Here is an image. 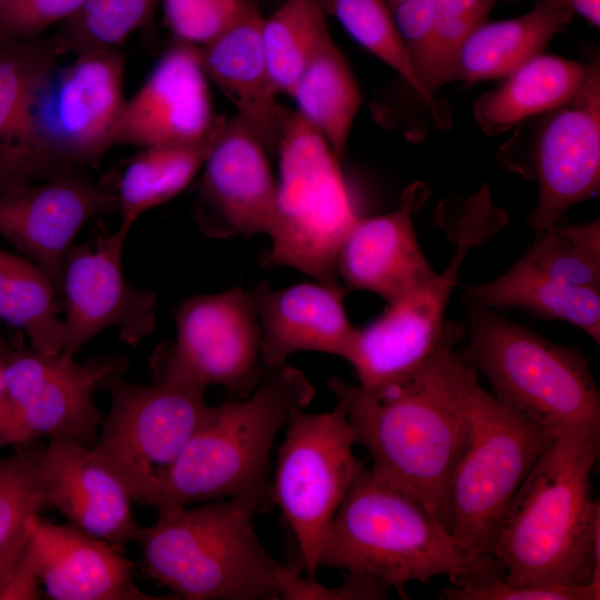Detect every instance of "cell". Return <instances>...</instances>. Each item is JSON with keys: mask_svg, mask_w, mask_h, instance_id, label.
Returning a JSON list of instances; mask_svg holds the SVG:
<instances>
[{"mask_svg": "<svg viewBox=\"0 0 600 600\" xmlns=\"http://www.w3.org/2000/svg\"><path fill=\"white\" fill-rule=\"evenodd\" d=\"M462 336L453 322L422 366L382 388L364 390L336 376L327 381L346 408L357 444L368 450L372 472L418 497L448 530L449 483L468 439L478 380L456 351Z\"/></svg>", "mask_w": 600, "mask_h": 600, "instance_id": "cell-1", "label": "cell"}, {"mask_svg": "<svg viewBox=\"0 0 600 600\" xmlns=\"http://www.w3.org/2000/svg\"><path fill=\"white\" fill-rule=\"evenodd\" d=\"M600 429L570 428L538 458L500 523L492 556L514 583L600 588Z\"/></svg>", "mask_w": 600, "mask_h": 600, "instance_id": "cell-2", "label": "cell"}, {"mask_svg": "<svg viewBox=\"0 0 600 600\" xmlns=\"http://www.w3.org/2000/svg\"><path fill=\"white\" fill-rule=\"evenodd\" d=\"M319 568L361 573L404 596L411 581L447 576L452 586L490 571L496 559L470 554L413 493L364 467L327 530Z\"/></svg>", "mask_w": 600, "mask_h": 600, "instance_id": "cell-3", "label": "cell"}, {"mask_svg": "<svg viewBox=\"0 0 600 600\" xmlns=\"http://www.w3.org/2000/svg\"><path fill=\"white\" fill-rule=\"evenodd\" d=\"M123 58L117 49L56 61L33 81L0 157V194L80 171L114 143L124 104Z\"/></svg>", "mask_w": 600, "mask_h": 600, "instance_id": "cell-4", "label": "cell"}, {"mask_svg": "<svg viewBox=\"0 0 600 600\" xmlns=\"http://www.w3.org/2000/svg\"><path fill=\"white\" fill-rule=\"evenodd\" d=\"M262 498L239 497L159 511L136 542L144 573L188 600L279 599L282 563L253 527Z\"/></svg>", "mask_w": 600, "mask_h": 600, "instance_id": "cell-5", "label": "cell"}, {"mask_svg": "<svg viewBox=\"0 0 600 600\" xmlns=\"http://www.w3.org/2000/svg\"><path fill=\"white\" fill-rule=\"evenodd\" d=\"M313 396L304 373L283 364L247 398L217 406L182 450L156 509L222 498H264L274 439Z\"/></svg>", "mask_w": 600, "mask_h": 600, "instance_id": "cell-6", "label": "cell"}, {"mask_svg": "<svg viewBox=\"0 0 600 600\" xmlns=\"http://www.w3.org/2000/svg\"><path fill=\"white\" fill-rule=\"evenodd\" d=\"M467 304L469 342L458 353L488 380L498 401L554 436L600 429V393L582 352L497 310Z\"/></svg>", "mask_w": 600, "mask_h": 600, "instance_id": "cell-7", "label": "cell"}, {"mask_svg": "<svg viewBox=\"0 0 600 600\" xmlns=\"http://www.w3.org/2000/svg\"><path fill=\"white\" fill-rule=\"evenodd\" d=\"M279 122L276 212L271 244L260 263L289 267L326 286L343 287L337 254L360 217L339 159L297 110L281 106Z\"/></svg>", "mask_w": 600, "mask_h": 600, "instance_id": "cell-8", "label": "cell"}, {"mask_svg": "<svg viewBox=\"0 0 600 600\" xmlns=\"http://www.w3.org/2000/svg\"><path fill=\"white\" fill-rule=\"evenodd\" d=\"M436 217L450 230L457 244L448 267L388 304L376 320L354 329L344 359L364 390L402 379L441 347L452 327V321H444L446 309L469 250L507 221L506 212L492 203L488 183L464 200H443Z\"/></svg>", "mask_w": 600, "mask_h": 600, "instance_id": "cell-9", "label": "cell"}, {"mask_svg": "<svg viewBox=\"0 0 600 600\" xmlns=\"http://www.w3.org/2000/svg\"><path fill=\"white\" fill-rule=\"evenodd\" d=\"M557 436L523 419L474 381L470 428L449 483V531L474 558L494 559L503 516Z\"/></svg>", "mask_w": 600, "mask_h": 600, "instance_id": "cell-10", "label": "cell"}, {"mask_svg": "<svg viewBox=\"0 0 600 600\" xmlns=\"http://www.w3.org/2000/svg\"><path fill=\"white\" fill-rule=\"evenodd\" d=\"M102 386L110 391L111 404L91 451L132 501L156 508L182 450L216 407L207 403L202 387L141 386L121 374Z\"/></svg>", "mask_w": 600, "mask_h": 600, "instance_id": "cell-11", "label": "cell"}, {"mask_svg": "<svg viewBox=\"0 0 600 600\" xmlns=\"http://www.w3.org/2000/svg\"><path fill=\"white\" fill-rule=\"evenodd\" d=\"M498 151L511 170L538 184V199L529 221L541 232L570 207L589 200L600 189V62L561 104L517 127Z\"/></svg>", "mask_w": 600, "mask_h": 600, "instance_id": "cell-12", "label": "cell"}, {"mask_svg": "<svg viewBox=\"0 0 600 600\" xmlns=\"http://www.w3.org/2000/svg\"><path fill=\"white\" fill-rule=\"evenodd\" d=\"M266 496L292 531L303 569L316 578L321 547L337 510L366 467L342 402L319 413L299 409L286 424Z\"/></svg>", "mask_w": 600, "mask_h": 600, "instance_id": "cell-13", "label": "cell"}, {"mask_svg": "<svg viewBox=\"0 0 600 600\" xmlns=\"http://www.w3.org/2000/svg\"><path fill=\"white\" fill-rule=\"evenodd\" d=\"M177 336L157 360L156 382L220 386L239 399L267 378L261 328L250 291L240 287L183 301L176 312Z\"/></svg>", "mask_w": 600, "mask_h": 600, "instance_id": "cell-14", "label": "cell"}, {"mask_svg": "<svg viewBox=\"0 0 600 600\" xmlns=\"http://www.w3.org/2000/svg\"><path fill=\"white\" fill-rule=\"evenodd\" d=\"M126 369L119 356L79 363L62 352H4L3 380L16 412L12 444L41 437L91 443L103 419L94 391Z\"/></svg>", "mask_w": 600, "mask_h": 600, "instance_id": "cell-15", "label": "cell"}, {"mask_svg": "<svg viewBox=\"0 0 600 600\" xmlns=\"http://www.w3.org/2000/svg\"><path fill=\"white\" fill-rule=\"evenodd\" d=\"M130 228L122 224L67 252L60 289L64 298L62 353L76 357L93 337L116 328L127 344L137 346L156 329L157 298L124 278L122 253Z\"/></svg>", "mask_w": 600, "mask_h": 600, "instance_id": "cell-16", "label": "cell"}, {"mask_svg": "<svg viewBox=\"0 0 600 600\" xmlns=\"http://www.w3.org/2000/svg\"><path fill=\"white\" fill-rule=\"evenodd\" d=\"M268 151L238 116L226 118L202 166L193 206L197 226L209 238L269 236L277 180Z\"/></svg>", "mask_w": 600, "mask_h": 600, "instance_id": "cell-17", "label": "cell"}, {"mask_svg": "<svg viewBox=\"0 0 600 600\" xmlns=\"http://www.w3.org/2000/svg\"><path fill=\"white\" fill-rule=\"evenodd\" d=\"M116 193L80 171L67 172L0 194V237L41 267L60 289L64 259L92 218L119 212Z\"/></svg>", "mask_w": 600, "mask_h": 600, "instance_id": "cell-18", "label": "cell"}, {"mask_svg": "<svg viewBox=\"0 0 600 600\" xmlns=\"http://www.w3.org/2000/svg\"><path fill=\"white\" fill-rule=\"evenodd\" d=\"M221 117L212 112L198 47L177 41L124 101L114 143L143 149L192 142L207 136Z\"/></svg>", "mask_w": 600, "mask_h": 600, "instance_id": "cell-19", "label": "cell"}, {"mask_svg": "<svg viewBox=\"0 0 600 600\" xmlns=\"http://www.w3.org/2000/svg\"><path fill=\"white\" fill-rule=\"evenodd\" d=\"M428 194L424 183L414 182L403 190L394 211L359 218L336 260L337 276L346 290L369 291L392 304L436 274L420 249L412 223Z\"/></svg>", "mask_w": 600, "mask_h": 600, "instance_id": "cell-20", "label": "cell"}, {"mask_svg": "<svg viewBox=\"0 0 600 600\" xmlns=\"http://www.w3.org/2000/svg\"><path fill=\"white\" fill-rule=\"evenodd\" d=\"M40 466L47 506L72 526L119 547L137 541L140 527L130 496L86 444L50 438L41 448Z\"/></svg>", "mask_w": 600, "mask_h": 600, "instance_id": "cell-21", "label": "cell"}, {"mask_svg": "<svg viewBox=\"0 0 600 600\" xmlns=\"http://www.w3.org/2000/svg\"><path fill=\"white\" fill-rule=\"evenodd\" d=\"M29 542L46 594L53 600H154L132 582L133 563L119 546L74 526L30 520Z\"/></svg>", "mask_w": 600, "mask_h": 600, "instance_id": "cell-22", "label": "cell"}, {"mask_svg": "<svg viewBox=\"0 0 600 600\" xmlns=\"http://www.w3.org/2000/svg\"><path fill=\"white\" fill-rule=\"evenodd\" d=\"M346 291L317 281L280 290L261 282L250 290L261 328L264 367L274 370L300 351L344 359L356 329L343 306Z\"/></svg>", "mask_w": 600, "mask_h": 600, "instance_id": "cell-23", "label": "cell"}, {"mask_svg": "<svg viewBox=\"0 0 600 600\" xmlns=\"http://www.w3.org/2000/svg\"><path fill=\"white\" fill-rule=\"evenodd\" d=\"M263 20L259 0H244L237 19L198 52L207 78L271 153L280 139L281 104L263 48Z\"/></svg>", "mask_w": 600, "mask_h": 600, "instance_id": "cell-24", "label": "cell"}, {"mask_svg": "<svg viewBox=\"0 0 600 600\" xmlns=\"http://www.w3.org/2000/svg\"><path fill=\"white\" fill-rule=\"evenodd\" d=\"M574 14L563 8L536 1L517 18L487 21L462 44L453 67L452 81L466 84L504 78L543 53Z\"/></svg>", "mask_w": 600, "mask_h": 600, "instance_id": "cell-25", "label": "cell"}, {"mask_svg": "<svg viewBox=\"0 0 600 600\" xmlns=\"http://www.w3.org/2000/svg\"><path fill=\"white\" fill-rule=\"evenodd\" d=\"M589 62L540 53L503 78L472 103V114L487 136L504 133L522 121L570 98L586 79Z\"/></svg>", "mask_w": 600, "mask_h": 600, "instance_id": "cell-26", "label": "cell"}, {"mask_svg": "<svg viewBox=\"0 0 600 600\" xmlns=\"http://www.w3.org/2000/svg\"><path fill=\"white\" fill-rule=\"evenodd\" d=\"M463 298L493 310L522 309L566 321L600 342V289L566 283L521 259L497 279L468 287Z\"/></svg>", "mask_w": 600, "mask_h": 600, "instance_id": "cell-27", "label": "cell"}, {"mask_svg": "<svg viewBox=\"0 0 600 600\" xmlns=\"http://www.w3.org/2000/svg\"><path fill=\"white\" fill-rule=\"evenodd\" d=\"M297 112L344 157L361 94L339 47L329 36L312 56L291 93Z\"/></svg>", "mask_w": 600, "mask_h": 600, "instance_id": "cell-28", "label": "cell"}, {"mask_svg": "<svg viewBox=\"0 0 600 600\" xmlns=\"http://www.w3.org/2000/svg\"><path fill=\"white\" fill-rule=\"evenodd\" d=\"M224 121L222 116L199 140L141 149L126 167L116 193L122 218L120 224L131 229L143 212L184 190L202 168Z\"/></svg>", "mask_w": 600, "mask_h": 600, "instance_id": "cell-29", "label": "cell"}, {"mask_svg": "<svg viewBox=\"0 0 600 600\" xmlns=\"http://www.w3.org/2000/svg\"><path fill=\"white\" fill-rule=\"evenodd\" d=\"M57 288L48 273L27 257L0 248V322L21 330L43 356L62 351L63 320L58 317Z\"/></svg>", "mask_w": 600, "mask_h": 600, "instance_id": "cell-30", "label": "cell"}, {"mask_svg": "<svg viewBox=\"0 0 600 600\" xmlns=\"http://www.w3.org/2000/svg\"><path fill=\"white\" fill-rule=\"evenodd\" d=\"M320 0H284L262 24L263 48L278 94L291 93L303 69L330 36Z\"/></svg>", "mask_w": 600, "mask_h": 600, "instance_id": "cell-31", "label": "cell"}, {"mask_svg": "<svg viewBox=\"0 0 600 600\" xmlns=\"http://www.w3.org/2000/svg\"><path fill=\"white\" fill-rule=\"evenodd\" d=\"M521 260L569 284L600 289V221L574 226L559 219L536 233Z\"/></svg>", "mask_w": 600, "mask_h": 600, "instance_id": "cell-32", "label": "cell"}, {"mask_svg": "<svg viewBox=\"0 0 600 600\" xmlns=\"http://www.w3.org/2000/svg\"><path fill=\"white\" fill-rule=\"evenodd\" d=\"M326 16L336 18L351 38L397 71L437 116L436 100L421 86L386 0H320Z\"/></svg>", "mask_w": 600, "mask_h": 600, "instance_id": "cell-33", "label": "cell"}, {"mask_svg": "<svg viewBox=\"0 0 600 600\" xmlns=\"http://www.w3.org/2000/svg\"><path fill=\"white\" fill-rule=\"evenodd\" d=\"M68 51L61 34L50 39L0 36V157L9 146L33 81Z\"/></svg>", "mask_w": 600, "mask_h": 600, "instance_id": "cell-34", "label": "cell"}, {"mask_svg": "<svg viewBox=\"0 0 600 600\" xmlns=\"http://www.w3.org/2000/svg\"><path fill=\"white\" fill-rule=\"evenodd\" d=\"M158 0H87L63 24L61 37L74 54L116 49L151 19Z\"/></svg>", "mask_w": 600, "mask_h": 600, "instance_id": "cell-35", "label": "cell"}, {"mask_svg": "<svg viewBox=\"0 0 600 600\" xmlns=\"http://www.w3.org/2000/svg\"><path fill=\"white\" fill-rule=\"evenodd\" d=\"M497 0H436L432 38L420 81L434 100L452 81L457 56L466 40L484 22Z\"/></svg>", "mask_w": 600, "mask_h": 600, "instance_id": "cell-36", "label": "cell"}, {"mask_svg": "<svg viewBox=\"0 0 600 600\" xmlns=\"http://www.w3.org/2000/svg\"><path fill=\"white\" fill-rule=\"evenodd\" d=\"M40 454L41 448L29 447L0 458V549L47 506Z\"/></svg>", "mask_w": 600, "mask_h": 600, "instance_id": "cell-37", "label": "cell"}, {"mask_svg": "<svg viewBox=\"0 0 600 600\" xmlns=\"http://www.w3.org/2000/svg\"><path fill=\"white\" fill-rule=\"evenodd\" d=\"M501 571H490L461 586L443 588V600H598L600 589L591 583L566 586L552 583H514Z\"/></svg>", "mask_w": 600, "mask_h": 600, "instance_id": "cell-38", "label": "cell"}, {"mask_svg": "<svg viewBox=\"0 0 600 600\" xmlns=\"http://www.w3.org/2000/svg\"><path fill=\"white\" fill-rule=\"evenodd\" d=\"M163 20L179 42L201 47L239 16L244 0H161Z\"/></svg>", "mask_w": 600, "mask_h": 600, "instance_id": "cell-39", "label": "cell"}, {"mask_svg": "<svg viewBox=\"0 0 600 600\" xmlns=\"http://www.w3.org/2000/svg\"><path fill=\"white\" fill-rule=\"evenodd\" d=\"M343 582L327 587L316 578L302 577L298 569L281 566L278 573L279 599L283 600H381L391 587L377 578L347 572Z\"/></svg>", "mask_w": 600, "mask_h": 600, "instance_id": "cell-40", "label": "cell"}, {"mask_svg": "<svg viewBox=\"0 0 600 600\" xmlns=\"http://www.w3.org/2000/svg\"><path fill=\"white\" fill-rule=\"evenodd\" d=\"M87 0H0V36L34 39L72 18Z\"/></svg>", "mask_w": 600, "mask_h": 600, "instance_id": "cell-41", "label": "cell"}, {"mask_svg": "<svg viewBox=\"0 0 600 600\" xmlns=\"http://www.w3.org/2000/svg\"><path fill=\"white\" fill-rule=\"evenodd\" d=\"M434 4L436 0H406L390 9L419 81L428 60Z\"/></svg>", "mask_w": 600, "mask_h": 600, "instance_id": "cell-42", "label": "cell"}, {"mask_svg": "<svg viewBox=\"0 0 600 600\" xmlns=\"http://www.w3.org/2000/svg\"><path fill=\"white\" fill-rule=\"evenodd\" d=\"M40 582L37 560L28 539L22 554L0 589V599H39L41 597Z\"/></svg>", "mask_w": 600, "mask_h": 600, "instance_id": "cell-43", "label": "cell"}, {"mask_svg": "<svg viewBox=\"0 0 600 600\" xmlns=\"http://www.w3.org/2000/svg\"><path fill=\"white\" fill-rule=\"evenodd\" d=\"M4 348L0 343V447L12 444L16 412L3 380Z\"/></svg>", "mask_w": 600, "mask_h": 600, "instance_id": "cell-44", "label": "cell"}, {"mask_svg": "<svg viewBox=\"0 0 600 600\" xmlns=\"http://www.w3.org/2000/svg\"><path fill=\"white\" fill-rule=\"evenodd\" d=\"M30 534V521L24 531L0 549V589L22 554Z\"/></svg>", "mask_w": 600, "mask_h": 600, "instance_id": "cell-45", "label": "cell"}, {"mask_svg": "<svg viewBox=\"0 0 600 600\" xmlns=\"http://www.w3.org/2000/svg\"><path fill=\"white\" fill-rule=\"evenodd\" d=\"M553 4L579 14L596 28L600 27V0H536Z\"/></svg>", "mask_w": 600, "mask_h": 600, "instance_id": "cell-46", "label": "cell"}, {"mask_svg": "<svg viewBox=\"0 0 600 600\" xmlns=\"http://www.w3.org/2000/svg\"><path fill=\"white\" fill-rule=\"evenodd\" d=\"M406 0H386V2L388 3L389 8L392 9L393 7H396L397 4L403 2Z\"/></svg>", "mask_w": 600, "mask_h": 600, "instance_id": "cell-47", "label": "cell"}]
</instances>
